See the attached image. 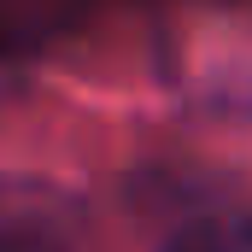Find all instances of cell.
Wrapping results in <instances>:
<instances>
[{
    "label": "cell",
    "instance_id": "6da1fadb",
    "mask_svg": "<svg viewBox=\"0 0 252 252\" xmlns=\"http://www.w3.org/2000/svg\"><path fill=\"white\" fill-rule=\"evenodd\" d=\"M164 252H235L217 229H182V235H170V247Z\"/></svg>",
    "mask_w": 252,
    "mask_h": 252
}]
</instances>
